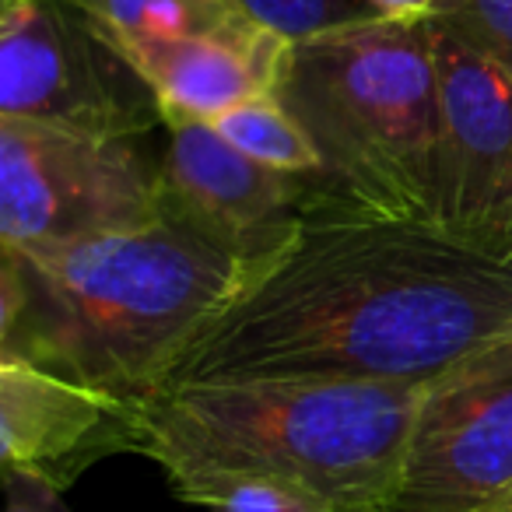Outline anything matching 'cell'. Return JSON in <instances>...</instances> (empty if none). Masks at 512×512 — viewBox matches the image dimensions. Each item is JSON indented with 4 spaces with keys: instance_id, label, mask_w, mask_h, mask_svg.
Wrapping results in <instances>:
<instances>
[{
    "instance_id": "obj_18",
    "label": "cell",
    "mask_w": 512,
    "mask_h": 512,
    "mask_svg": "<svg viewBox=\"0 0 512 512\" xmlns=\"http://www.w3.org/2000/svg\"><path fill=\"white\" fill-rule=\"evenodd\" d=\"M369 8L376 11L379 22L428 25L432 18H439L442 0H369Z\"/></svg>"
},
{
    "instance_id": "obj_3",
    "label": "cell",
    "mask_w": 512,
    "mask_h": 512,
    "mask_svg": "<svg viewBox=\"0 0 512 512\" xmlns=\"http://www.w3.org/2000/svg\"><path fill=\"white\" fill-rule=\"evenodd\" d=\"M425 383H183L141 407V456L172 495L218 477H274L344 512L393 509Z\"/></svg>"
},
{
    "instance_id": "obj_8",
    "label": "cell",
    "mask_w": 512,
    "mask_h": 512,
    "mask_svg": "<svg viewBox=\"0 0 512 512\" xmlns=\"http://www.w3.org/2000/svg\"><path fill=\"white\" fill-rule=\"evenodd\" d=\"M512 495V334L428 379L393 512H491Z\"/></svg>"
},
{
    "instance_id": "obj_13",
    "label": "cell",
    "mask_w": 512,
    "mask_h": 512,
    "mask_svg": "<svg viewBox=\"0 0 512 512\" xmlns=\"http://www.w3.org/2000/svg\"><path fill=\"white\" fill-rule=\"evenodd\" d=\"M214 130L225 137L232 148L249 155L267 169L292 172V176H316L323 183V158L316 151L313 137L306 134L292 109L278 95L242 102L214 120Z\"/></svg>"
},
{
    "instance_id": "obj_7",
    "label": "cell",
    "mask_w": 512,
    "mask_h": 512,
    "mask_svg": "<svg viewBox=\"0 0 512 512\" xmlns=\"http://www.w3.org/2000/svg\"><path fill=\"white\" fill-rule=\"evenodd\" d=\"M428 36L442 99L432 225L512 264V71L442 18Z\"/></svg>"
},
{
    "instance_id": "obj_14",
    "label": "cell",
    "mask_w": 512,
    "mask_h": 512,
    "mask_svg": "<svg viewBox=\"0 0 512 512\" xmlns=\"http://www.w3.org/2000/svg\"><path fill=\"white\" fill-rule=\"evenodd\" d=\"M225 4L256 29L292 46L379 22L369 0H225Z\"/></svg>"
},
{
    "instance_id": "obj_5",
    "label": "cell",
    "mask_w": 512,
    "mask_h": 512,
    "mask_svg": "<svg viewBox=\"0 0 512 512\" xmlns=\"http://www.w3.org/2000/svg\"><path fill=\"white\" fill-rule=\"evenodd\" d=\"M158 221V162L141 141L0 116V246H67Z\"/></svg>"
},
{
    "instance_id": "obj_9",
    "label": "cell",
    "mask_w": 512,
    "mask_h": 512,
    "mask_svg": "<svg viewBox=\"0 0 512 512\" xmlns=\"http://www.w3.org/2000/svg\"><path fill=\"white\" fill-rule=\"evenodd\" d=\"M158 162L162 221L221 253L264 267L327 204L316 176L267 169L204 120H169Z\"/></svg>"
},
{
    "instance_id": "obj_1",
    "label": "cell",
    "mask_w": 512,
    "mask_h": 512,
    "mask_svg": "<svg viewBox=\"0 0 512 512\" xmlns=\"http://www.w3.org/2000/svg\"><path fill=\"white\" fill-rule=\"evenodd\" d=\"M512 334V264L428 221L313 211L200 330L169 386L242 379L428 383ZM165 386V390H169Z\"/></svg>"
},
{
    "instance_id": "obj_16",
    "label": "cell",
    "mask_w": 512,
    "mask_h": 512,
    "mask_svg": "<svg viewBox=\"0 0 512 512\" xmlns=\"http://www.w3.org/2000/svg\"><path fill=\"white\" fill-rule=\"evenodd\" d=\"M439 18L512 71V0H442Z\"/></svg>"
},
{
    "instance_id": "obj_10",
    "label": "cell",
    "mask_w": 512,
    "mask_h": 512,
    "mask_svg": "<svg viewBox=\"0 0 512 512\" xmlns=\"http://www.w3.org/2000/svg\"><path fill=\"white\" fill-rule=\"evenodd\" d=\"M141 407L29 362H0V467L67 491L85 470L141 453Z\"/></svg>"
},
{
    "instance_id": "obj_19",
    "label": "cell",
    "mask_w": 512,
    "mask_h": 512,
    "mask_svg": "<svg viewBox=\"0 0 512 512\" xmlns=\"http://www.w3.org/2000/svg\"><path fill=\"white\" fill-rule=\"evenodd\" d=\"M491 512H512V495H505L502 502H498V505H495V509H491Z\"/></svg>"
},
{
    "instance_id": "obj_2",
    "label": "cell",
    "mask_w": 512,
    "mask_h": 512,
    "mask_svg": "<svg viewBox=\"0 0 512 512\" xmlns=\"http://www.w3.org/2000/svg\"><path fill=\"white\" fill-rule=\"evenodd\" d=\"M256 271L169 221L67 246H0V362L144 407Z\"/></svg>"
},
{
    "instance_id": "obj_11",
    "label": "cell",
    "mask_w": 512,
    "mask_h": 512,
    "mask_svg": "<svg viewBox=\"0 0 512 512\" xmlns=\"http://www.w3.org/2000/svg\"><path fill=\"white\" fill-rule=\"evenodd\" d=\"M292 43L264 29L242 36H183L130 46L127 57L144 74L169 120L214 123L242 102L278 95L292 64Z\"/></svg>"
},
{
    "instance_id": "obj_20",
    "label": "cell",
    "mask_w": 512,
    "mask_h": 512,
    "mask_svg": "<svg viewBox=\"0 0 512 512\" xmlns=\"http://www.w3.org/2000/svg\"><path fill=\"white\" fill-rule=\"evenodd\" d=\"M369 512H393V509H369Z\"/></svg>"
},
{
    "instance_id": "obj_4",
    "label": "cell",
    "mask_w": 512,
    "mask_h": 512,
    "mask_svg": "<svg viewBox=\"0 0 512 512\" xmlns=\"http://www.w3.org/2000/svg\"><path fill=\"white\" fill-rule=\"evenodd\" d=\"M278 99L323 158V211L432 225L442 99L428 25L372 22L299 43Z\"/></svg>"
},
{
    "instance_id": "obj_17",
    "label": "cell",
    "mask_w": 512,
    "mask_h": 512,
    "mask_svg": "<svg viewBox=\"0 0 512 512\" xmlns=\"http://www.w3.org/2000/svg\"><path fill=\"white\" fill-rule=\"evenodd\" d=\"M4 512H67L64 491L22 470H4Z\"/></svg>"
},
{
    "instance_id": "obj_6",
    "label": "cell",
    "mask_w": 512,
    "mask_h": 512,
    "mask_svg": "<svg viewBox=\"0 0 512 512\" xmlns=\"http://www.w3.org/2000/svg\"><path fill=\"white\" fill-rule=\"evenodd\" d=\"M0 116L102 141H141L165 123L127 50L74 0L0 8Z\"/></svg>"
},
{
    "instance_id": "obj_12",
    "label": "cell",
    "mask_w": 512,
    "mask_h": 512,
    "mask_svg": "<svg viewBox=\"0 0 512 512\" xmlns=\"http://www.w3.org/2000/svg\"><path fill=\"white\" fill-rule=\"evenodd\" d=\"M123 50L155 39L183 36H242L256 25L225 0H74Z\"/></svg>"
},
{
    "instance_id": "obj_15",
    "label": "cell",
    "mask_w": 512,
    "mask_h": 512,
    "mask_svg": "<svg viewBox=\"0 0 512 512\" xmlns=\"http://www.w3.org/2000/svg\"><path fill=\"white\" fill-rule=\"evenodd\" d=\"M179 498L207 512H344L330 498L274 477H218L193 484Z\"/></svg>"
}]
</instances>
